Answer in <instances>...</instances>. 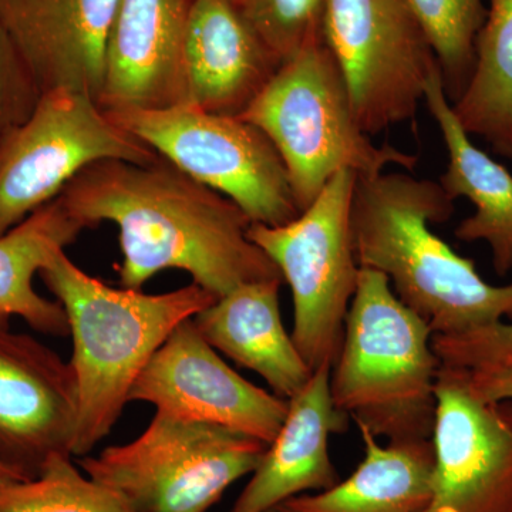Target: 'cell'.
<instances>
[{"instance_id": "cell-9", "label": "cell", "mask_w": 512, "mask_h": 512, "mask_svg": "<svg viewBox=\"0 0 512 512\" xmlns=\"http://www.w3.org/2000/svg\"><path fill=\"white\" fill-rule=\"evenodd\" d=\"M160 158L87 94L43 93L32 116L0 147V237L55 201L89 165Z\"/></svg>"}, {"instance_id": "cell-24", "label": "cell", "mask_w": 512, "mask_h": 512, "mask_svg": "<svg viewBox=\"0 0 512 512\" xmlns=\"http://www.w3.org/2000/svg\"><path fill=\"white\" fill-rule=\"evenodd\" d=\"M439 62L444 92L456 103L474 69V45L483 26L484 0H406Z\"/></svg>"}, {"instance_id": "cell-19", "label": "cell", "mask_w": 512, "mask_h": 512, "mask_svg": "<svg viewBox=\"0 0 512 512\" xmlns=\"http://www.w3.org/2000/svg\"><path fill=\"white\" fill-rule=\"evenodd\" d=\"M424 103L436 120L448 151V167L439 184L456 201L467 198L476 211L457 225L463 242L483 241L491 249L494 271H512V175L471 141L444 92L440 66L430 74Z\"/></svg>"}, {"instance_id": "cell-10", "label": "cell", "mask_w": 512, "mask_h": 512, "mask_svg": "<svg viewBox=\"0 0 512 512\" xmlns=\"http://www.w3.org/2000/svg\"><path fill=\"white\" fill-rule=\"evenodd\" d=\"M323 40L367 136L414 119L439 62L406 0H328Z\"/></svg>"}, {"instance_id": "cell-22", "label": "cell", "mask_w": 512, "mask_h": 512, "mask_svg": "<svg viewBox=\"0 0 512 512\" xmlns=\"http://www.w3.org/2000/svg\"><path fill=\"white\" fill-rule=\"evenodd\" d=\"M453 110L470 136L512 160V0H488L473 73Z\"/></svg>"}, {"instance_id": "cell-15", "label": "cell", "mask_w": 512, "mask_h": 512, "mask_svg": "<svg viewBox=\"0 0 512 512\" xmlns=\"http://www.w3.org/2000/svg\"><path fill=\"white\" fill-rule=\"evenodd\" d=\"M192 2L120 0L107 43L101 109L183 103V49Z\"/></svg>"}, {"instance_id": "cell-13", "label": "cell", "mask_w": 512, "mask_h": 512, "mask_svg": "<svg viewBox=\"0 0 512 512\" xmlns=\"http://www.w3.org/2000/svg\"><path fill=\"white\" fill-rule=\"evenodd\" d=\"M77 414L70 362L28 333L0 328V461L29 480L50 457H73Z\"/></svg>"}, {"instance_id": "cell-17", "label": "cell", "mask_w": 512, "mask_h": 512, "mask_svg": "<svg viewBox=\"0 0 512 512\" xmlns=\"http://www.w3.org/2000/svg\"><path fill=\"white\" fill-rule=\"evenodd\" d=\"M330 370L322 366L288 400V413L266 447L248 483L229 512H268L298 495L328 490L340 480L329 439L349 429L330 393Z\"/></svg>"}, {"instance_id": "cell-8", "label": "cell", "mask_w": 512, "mask_h": 512, "mask_svg": "<svg viewBox=\"0 0 512 512\" xmlns=\"http://www.w3.org/2000/svg\"><path fill=\"white\" fill-rule=\"evenodd\" d=\"M107 114L188 177L235 202L252 224L279 227L301 214L274 144L241 117L187 103Z\"/></svg>"}, {"instance_id": "cell-12", "label": "cell", "mask_w": 512, "mask_h": 512, "mask_svg": "<svg viewBox=\"0 0 512 512\" xmlns=\"http://www.w3.org/2000/svg\"><path fill=\"white\" fill-rule=\"evenodd\" d=\"M151 404L178 419L215 424L269 444L288 400L239 376L187 319L171 332L143 370L130 403Z\"/></svg>"}, {"instance_id": "cell-6", "label": "cell", "mask_w": 512, "mask_h": 512, "mask_svg": "<svg viewBox=\"0 0 512 512\" xmlns=\"http://www.w3.org/2000/svg\"><path fill=\"white\" fill-rule=\"evenodd\" d=\"M266 447L238 431L156 412L136 439L80 457L79 467L136 512H210L254 473Z\"/></svg>"}, {"instance_id": "cell-18", "label": "cell", "mask_w": 512, "mask_h": 512, "mask_svg": "<svg viewBox=\"0 0 512 512\" xmlns=\"http://www.w3.org/2000/svg\"><path fill=\"white\" fill-rule=\"evenodd\" d=\"M282 284L281 279H274L238 286L192 320L218 353L252 370L276 396L289 400L308 383L313 370L282 322Z\"/></svg>"}, {"instance_id": "cell-25", "label": "cell", "mask_w": 512, "mask_h": 512, "mask_svg": "<svg viewBox=\"0 0 512 512\" xmlns=\"http://www.w3.org/2000/svg\"><path fill=\"white\" fill-rule=\"evenodd\" d=\"M249 25L282 63L323 39L328 0H237Z\"/></svg>"}, {"instance_id": "cell-7", "label": "cell", "mask_w": 512, "mask_h": 512, "mask_svg": "<svg viewBox=\"0 0 512 512\" xmlns=\"http://www.w3.org/2000/svg\"><path fill=\"white\" fill-rule=\"evenodd\" d=\"M356 181L353 171H339L295 220L248 229L291 288L292 339L313 372L338 359L359 278L352 235Z\"/></svg>"}, {"instance_id": "cell-1", "label": "cell", "mask_w": 512, "mask_h": 512, "mask_svg": "<svg viewBox=\"0 0 512 512\" xmlns=\"http://www.w3.org/2000/svg\"><path fill=\"white\" fill-rule=\"evenodd\" d=\"M59 198L84 228H119L123 288L141 291L167 269L190 275L215 298L249 282L282 281L278 266L249 239L248 215L164 158L146 165L99 161Z\"/></svg>"}, {"instance_id": "cell-2", "label": "cell", "mask_w": 512, "mask_h": 512, "mask_svg": "<svg viewBox=\"0 0 512 512\" xmlns=\"http://www.w3.org/2000/svg\"><path fill=\"white\" fill-rule=\"evenodd\" d=\"M454 214L436 181L403 173L357 177L352 235L360 268L387 276L434 335H460L512 319V284L485 282L473 259L434 234Z\"/></svg>"}, {"instance_id": "cell-20", "label": "cell", "mask_w": 512, "mask_h": 512, "mask_svg": "<svg viewBox=\"0 0 512 512\" xmlns=\"http://www.w3.org/2000/svg\"><path fill=\"white\" fill-rule=\"evenodd\" d=\"M365 457L345 480L298 495L268 512H419L429 503L434 470L431 440L387 443L357 427Z\"/></svg>"}, {"instance_id": "cell-16", "label": "cell", "mask_w": 512, "mask_h": 512, "mask_svg": "<svg viewBox=\"0 0 512 512\" xmlns=\"http://www.w3.org/2000/svg\"><path fill=\"white\" fill-rule=\"evenodd\" d=\"M281 64L237 0L192 2L183 49V103L241 116Z\"/></svg>"}, {"instance_id": "cell-21", "label": "cell", "mask_w": 512, "mask_h": 512, "mask_svg": "<svg viewBox=\"0 0 512 512\" xmlns=\"http://www.w3.org/2000/svg\"><path fill=\"white\" fill-rule=\"evenodd\" d=\"M83 229L57 197L0 237V328L19 318L36 332L69 335L63 306L40 295L35 278L53 256L77 241Z\"/></svg>"}, {"instance_id": "cell-26", "label": "cell", "mask_w": 512, "mask_h": 512, "mask_svg": "<svg viewBox=\"0 0 512 512\" xmlns=\"http://www.w3.org/2000/svg\"><path fill=\"white\" fill-rule=\"evenodd\" d=\"M441 365L470 370L512 369V323L500 322L460 335H434Z\"/></svg>"}, {"instance_id": "cell-14", "label": "cell", "mask_w": 512, "mask_h": 512, "mask_svg": "<svg viewBox=\"0 0 512 512\" xmlns=\"http://www.w3.org/2000/svg\"><path fill=\"white\" fill-rule=\"evenodd\" d=\"M120 0H0V23L42 93L70 90L99 103Z\"/></svg>"}, {"instance_id": "cell-3", "label": "cell", "mask_w": 512, "mask_h": 512, "mask_svg": "<svg viewBox=\"0 0 512 512\" xmlns=\"http://www.w3.org/2000/svg\"><path fill=\"white\" fill-rule=\"evenodd\" d=\"M39 276L66 312L79 394L73 457L89 456L110 436L134 383L165 339L217 298L195 284L156 295L114 288L84 272L66 251Z\"/></svg>"}, {"instance_id": "cell-11", "label": "cell", "mask_w": 512, "mask_h": 512, "mask_svg": "<svg viewBox=\"0 0 512 512\" xmlns=\"http://www.w3.org/2000/svg\"><path fill=\"white\" fill-rule=\"evenodd\" d=\"M429 503L419 512H512V399L488 400L470 370L441 366Z\"/></svg>"}, {"instance_id": "cell-27", "label": "cell", "mask_w": 512, "mask_h": 512, "mask_svg": "<svg viewBox=\"0 0 512 512\" xmlns=\"http://www.w3.org/2000/svg\"><path fill=\"white\" fill-rule=\"evenodd\" d=\"M42 90L0 23V147L35 111Z\"/></svg>"}, {"instance_id": "cell-4", "label": "cell", "mask_w": 512, "mask_h": 512, "mask_svg": "<svg viewBox=\"0 0 512 512\" xmlns=\"http://www.w3.org/2000/svg\"><path fill=\"white\" fill-rule=\"evenodd\" d=\"M433 330L394 293L389 279L360 268L330 393L357 427L387 443L431 440L441 360Z\"/></svg>"}, {"instance_id": "cell-23", "label": "cell", "mask_w": 512, "mask_h": 512, "mask_svg": "<svg viewBox=\"0 0 512 512\" xmlns=\"http://www.w3.org/2000/svg\"><path fill=\"white\" fill-rule=\"evenodd\" d=\"M0 512H136L107 485L93 480L72 456L50 457L29 480L0 487Z\"/></svg>"}, {"instance_id": "cell-5", "label": "cell", "mask_w": 512, "mask_h": 512, "mask_svg": "<svg viewBox=\"0 0 512 512\" xmlns=\"http://www.w3.org/2000/svg\"><path fill=\"white\" fill-rule=\"evenodd\" d=\"M239 117L274 144L301 212L339 171L373 177L389 165L413 170L419 163L416 154L376 146L360 128L345 77L323 39L285 60Z\"/></svg>"}, {"instance_id": "cell-29", "label": "cell", "mask_w": 512, "mask_h": 512, "mask_svg": "<svg viewBox=\"0 0 512 512\" xmlns=\"http://www.w3.org/2000/svg\"><path fill=\"white\" fill-rule=\"evenodd\" d=\"M25 478L19 476L18 473L12 470V468L6 466L5 463L0 461V487L3 485L15 483V481H23Z\"/></svg>"}, {"instance_id": "cell-28", "label": "cell", "mask_w": 512, "mask_h": 512, "mask_svg": "<svg viewBox=\"0 0 512 512\" xmlns=\"http://www.w3.org/2000/svg\"><path fill=\"white\" fill-rule=\"evenodd\" d=\"M470 375L474 386L485 399H512V369L470 370Z\"/></svg>"}]
</instances>
